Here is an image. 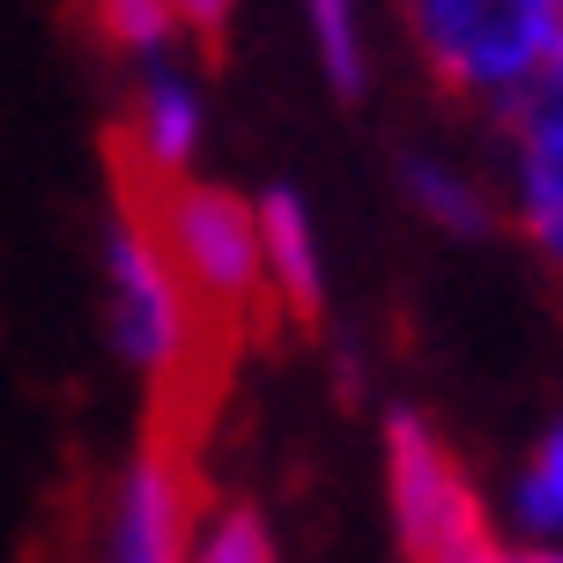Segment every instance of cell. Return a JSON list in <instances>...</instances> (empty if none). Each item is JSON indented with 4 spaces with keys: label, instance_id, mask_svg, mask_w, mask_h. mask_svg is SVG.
<instances>
[{
    "label": "cell",
    "instance_id": "obj_1",
    "mask_svg": "<svg viewBox=\"0 0 563 563\" xmlns=\"http://www.w3.org/2000/svg\"><path fill=\"white\" fill-rule=\"evenodd\" d=\"M556 15L563 0H400V30L422 75L497 119L549 75Z\"/></svg>",
    "mask_w": 563,
    "mask_h": 563
},
{
    "label": "cell",
    "instance_id": "obj_2",
    "mask_svg": "<svg viewBox=\"0 0 563 563\" xmlns=\"http://www.w3.org/2000/svg\"><path fill=\"white\" fill-rule=\"evenodd\" d=\"M97 253H104V334H112L119 364L134 371L141 386H178L200 356V319L208 311L178 282L164 238L148 223V208L119 200L112 216H104Z\"/></svg>",
    "mask_w": 563,
    "mask_h": 563
},
{
    "label": "cell",
    "instance_id": "obj_3",
    "mask_svg": "<svg viewBox=\"0 0 563 563\" xmlns=\"http://www.w3.org/2000/svg\"><path fill=\"white\" fill-rule=\"evenodd\" d=\"M148 223L164 238L178 282L194 289V305L208 319H245L267 305V267H260V208L245 194H230L216 178H178L141 200Z\"/></svg>",
    "mask_w": 563,
    "mask_h": 563
},
{
    "label": "cell",
    "instance_id": "obj_4",
    "mask_svg": "<svg viewBox=\"0 0 563 563\" xmlns=\"http://www.w3.org/2000/svg\"><path fill=\"white\" fill-rule=\"evenodd\" d=\"M386 505H394V534L408 549V563H445L467 541L489 534L467 467L452 460V445L416 408L386 416Z\"/></svg>",
    "mask_w": 563,
    "mask_h": 563
},
{
    "label": "cell",
    "instance_id": "obj_5",
    "mask_svg": "<svg viewBox=\"0 0 563 563\" xmlns=\"http://www.w3.org/2000/svg\"><path fill=\"white\" fill-rule=\"evenodd\" d=\"M200 497L186 460L164 438H141L112 475L104 519H97V563H194Z\"/></svg>",
    "mask_w": 563,
    "mask_h": 563
},
{
    "label": "cell",
    "instance_id": "obj_6",
    "mask_svg": "<svg viewBox=\"0 0 563 563\" xmlns=\"http://www.w3.org/2000/svg\"><path fill=\"white\" fill-rule=\"evenodd\" d=\"M505 223L563 282V82H534L505 112Z\"/></svg>",
    "mask_w": 563,
    "mask_h": 563
},
{
    "label": "cell",
    "instance_id": "obj_7",
    "mask_svg": "<svg viewBox=\"0 0 563 563\" xmlns=\"http://www.w3.org/2000/svg\"><path fill=\"white\" fill-rule=\"evenodd\" d=\"M126 164L148 186H178L200 178V148H208V82L186 59H148L126 75V112H119Z\"/></svg>",
    "mask_w": 563,
    "mask_h": 563
},
{
    "label": "cell",
    "instance_id": "obj_8",
    "mask_svg": "<svg viewBox=\"0 0 563 563\" xmlns=\"http://www.w3.org/2000/svg\"><path fill=\"white\" fill-rule=\"evenodd\" d=\"M260 208V267H267V297H275L289 319H319L327 305V245H319V223L297 186H267L253 200Z\"/></svg>",
    "mask_w": 563,
    "mask_h": 563
},
{
    "label": "cell",
    "instance_id": "obj_9",
    "mask_svg": "<svg viewBox=\"0 0 563 563\" xmlns=\"http://www.w3.org/2000/svg\"><path fill=\"white\" fill-rule=\"evenodd\" d=\"M400 194H408V208L422 223L445 230V238H489L497 216H505L497 186L482 170H467L460 156H445V148H408L400 156Z\"/></svg>",
    "mask_w": 563,
    "mask_h": 563
},
{
    "label": "cell",
    "instance_id": "obj_10",
    "mask_svg": "<svg viewBox=\"0 0 563 563\" xmlns=\"http://www.w3.org/2000/svg\"><path fill=\"white\" fill-rule=\"evenodd\" d=\"M305 37L319 59V82L334 97H364L371 89V15L364 0H305Z\"/></svg>",
    "mask_w": 563,
    "mask_h": 563
},
{
    "label": "cell",
    "instance_id": "obj_11",
    "mask_svg": "<svg viewBox=\"0 0 563 563\" xmlns=\"http://www.w3.org/2000/svg\"><path fill=\"white\" fill-rule=\"evenodd\" d=\"M511 527L519 541H563V416L534 438V452L511 475Z\"/></svg>",
    "mask_w": 563,
    "mask_h": 563
},
{
    "label": "cell",
    "instance_id": "obj_12",
    "mask_svg": "<svg viewBox=\"0 0 563 563\" xmlns=\"http://www.w3.org/2000/svg\"><path fill=\"white\" fill-rule=\"evenodd\" d=\"M89 23L112 45L126 67H148V59H178L186 30L170 15V0H89Z\"/></svg>",
    "mask_w": 563,
    "mask_h": 563
},
{
    "label": "cell",
    "instance_id": "obj_13",
    "mask_svg": "<svg viewBox=\"0 0 563 563\" xmlns=\"http://www.w3.org/2000/svg\"><path fill=\"white\" fill-rule=\"evenodd\" d=\"M194 563H282V541H275V519L245 497H223V505L200 511L194 527Z\"/></svg>",
    "mask_w": 563,
    "mask_h": 563
},
{
    "label": "cell",
    "instance_id": "obj_14",
    "mask_svg": "<svg viewBox=\"0 0 563 563\" xmlns=\"http://www.w3.org/2000/svg\"><path fill=\"white\" fill-rule=\"evenodd\" d=\"M445 563H563V541H497V534H482Z\"/></svg>",
    "mask_w": 563,
    "mask_h": 563
},
{
    "label": "cell",
    "instance_id": "obj_15",
    "mask_svg": "<svg viewBox=\"0 0 563 563\" xmlns=\"http://www.w3.org/2000/svg\"><path fill=\"white\" fill-rule=\"evenodd\" d=\"M170 15L186 37H223L230 15H238V0H170Z\"/></svg>",
    "mask_w": 563,
    "mask_h": 563
},
{
    "label": "cell",
    "instance_id": "obj_16",
    "mask_svg": "<svg viewBox=\"0 0 563 563\" xmlns=\"http://www.w3.org/2000/svg\"><path fill=\"white\" fill-rule=\"evenodd\" d=\"M541 82H563V15H556V45H549V75Z\"/></svg>",
    "mask_w": 563,
    "mask_h": 563
}]
</instances>
